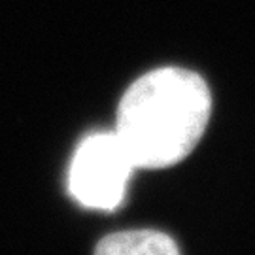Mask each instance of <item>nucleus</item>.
Listing matches in <instances>:
<instances>
[{
  "label": "nucleus",
  "instance_id": "obj_1",
  "mask_svg": "<svg viewBox=\"0 0 255 255\" xmlns=\"http://www.w3.org/2000/svg\"><path fill=\"white\" fill-rule=\"evenodd\" d=\"M210 112L212 95L199 74L176 66L157 68L125 91L116 134L136 168H168L197 147Z\"/></svg>",
  "mask_w": 255,
  "mask_h": 255
},
{
  "label": "nucleus",
  "instance_id": "obj_2",
  "mask_svg": "<svg viewBox=\"0 0 255 255\" xmlns=\"http://www.w3.org/2000/svg\"><path fill=\"white\" fill-rule=\"evenodd\" d=\"M136 166L114 132H93L76 147L68 168V193L89 210H118Z\"/></svg>",
  "mask_w": 255,
  "mask_h": 255
},
{
  "label": "nucleus",
  "instance_id": "obj_3",
  "mask_svg": "<svg viewBox=\"0 0 255 255\" xmlns=\"http://www.w3.org/2000/svg\"><path fill=\"white\" fill-rule=\"evenodd\" d=\"M95 255H180L172 238L153 229L121 231L102 238Z\"/></svg>",
  "mask_w": 255,
  "mask_h": 255
}]
</instances>
